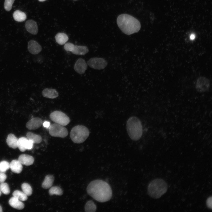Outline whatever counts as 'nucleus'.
Returning <instances> with one entry per match:
<instances>
[{
    "label": "nucleus",
    "mask_w": 212,
    "mask_h": 212,
    "mask_svg": "<svg viewBox=\"0 0 212 212\" xmlns=\"http://www.w3.org/2000/svg\"><path fill=\"white\" fill-rule=\"evenodd\" d=\"M26 136L27 139L31 140L33 143H39L42 140V137L40 135L31 132H28Z\"/></svg>",
    "instance_id": "5701e85b"
},
{
    "label": "nucleus",
    "mask_w": 212,
    "mask_h": 212,
    "mask_svg": "<svg viewBox=\"0 0 212 212\" xmlns=\"http://www.w3.org/2000/svg\"><path fill=\"white\" fill-rule=\"evenodd\" d=\"M25 27L26 30L30 33L36 35L38 32V26L37 23L34 20L30 19L26 22Z\"/></svg>",
    "instance_id": "2eb2a0df"
},
{
    "label": "nucleus",
    "mask_w": 212,
    "mask_h": 212,
    "mask_svg": "<svg viewBox=\"0 0 212 212\" xmlns=\"http://www.w3.org/2000/svg\"><path fill=\"white\" fill-rule=\"evenodd\" d=\"M0 189L1 193L6 195H8L10 193V190L8 184L4 182L0 183Z\"/></svg>",
    "instance_id": "c85d7f7f"
},
{
    "label": "nucleus",
    "mask_w": 212,
    "mask_h": 212,
    "mask_svg": "<svg viewBox=\"0 0 212 212\" xmlns=\"http://www.w3.org/2000/svg\"><path fill=\"white\" fill-rule=\"evenodd\" d=\"M85 208L86 212H94L96 211V206L92 201L90 200L86 203Z\"/></svg>",
    "instance_id": "a878e982"
},
{
    "label": "nucleus",
    "mask_w": 212,
    "mask_h": 212,
    "mask_svg": "<svg viewBox=\"0 0 212 212\" xmlns=\"http://www.w3.org/2000/svg\"><path fill=\"white\" fill-rule=\"evenodd\" d=\"M22 164L18 160H13L10 163V168L14 173H20L22 170Z\"/></svg>",
    "instance_id": "a211bd4d"
},
{
    "label": "nucleus",
    "mask_w": 212,
    "mask_h": 212,
    "mask_svg": "<svg viewBox=\"0 0 212 212\" xmlns=\"http://www.w3.org/2000/svg\"><path fill=\"white\" fill-rule=\"evenodd\" d=\"M168 186L163 179L158 178L154 180L149 184L148 193L151 197L157 199L160 198L167 191Z\"/></svg>",
    "instance_id": "7ed1b4c3"
},
{
    "label": "nucleus",
    "mask_w": 212,
    "mask_h": 212,
    "mask_svg": "<svg viewBox=\"0 0 212 212\" xmlns=\"http://www.w3.org/2000/svg\"><path fill=\"white\" fill-rule=\"evenodd\" d=\"M42 124V120L39 117L32 118L26 123L27 128L30 130H34L39 128Z\"/></svg>",
    "instance_id": "4468645a"
},
{
    "label": "nucleus",
    "mask_w": 212,
    "mask_h": 212,
    "mask_svg": "<svg viewBox=\"0 0 212 212\" xmlns=\"http://www.w3.org/2000/svg\"><path fill=\"white\" fill-rule=\"evenodd\" d=\"M64 49L66 51L70 52L74 54L78 55H85L89 51L88 48L86 46L75 45L70 42L65 44Z\"/></svg>",
    "instance_id": "6e6552de"
},
{
    "label": "nucleus",
    "mask_w": 212,
    "mask_h": 212,
    "mask_svg": "<svg viewBox=\"0 0 212 212\" xmlns=\"http://www.w3.org/2000/svg\"><path fill=\"white\" fill-rule=\"evenodd\" d=\"M23 191L27 196L31 195L32 193V190L31 186L26 183H23L21 186Z\"/></svg>",
    "instance_id": "bb28decb"
},
{
    "label": "nucleus",
    "mask_w": 212,
    "mask_h": 212,
    "mask_svg": "<svg viewBox=\"0 0 212 212\" xmlns=\"http://www.w3.org/2000/svg\"><path fill=\"white\" fill-rule=\"evenodd\" d=\"M18 160L22 165L29 166L33 163L34 159L33 157L31 155L22 154L19 156Z\"/></svg>",
    "instance_id": "dca6fc26"
},
{
    "label": "nucleus",
    "mask_w": 212,
    "mask_h": 212,
    "mask_svg": "<svg viewBox=\"0 0 212 212\" xmlns=\"http://www.w3.org/2000/svg\"><path fill=\"white\" fill-rule=\"evenodd\" d=\"M2 208L1 206L0 205V212H2Z\"/></svg>",
    "instance_id": "c9c22d12"
},
{
    "label": "nucleus",
    "mask_w": 212,
    "mask_h": 212,
    "mask_svg": "<svg viewBox=\"0 0 212 212\" xmlns=\"http://www.w3.org/2000/svg\"><path fill=\"white\" fill-rule=\"evenodd\" d=\"M49 117L51 120L55 123L63 126L67 125L70 121L69 118L66 114L59 111L52 112Z\"/></svg>",
    "instance_id": "423d86ee"
},
{
    "label": "nucleus",
    "mask_w": 212,
    "mask_h": 212,
    "mask_svg": "<svg viewBox=\"0 0 212 212\" xmlns=\"http://www.w3.org/2000/svg\"><path fill=\"white\" fill-rule=\"evenodd\" d=\"M74 0V1H76L78 0Z\"/></svg>",
    "instance_id": "58836bf2"
},
{
    "label": "nucleus",
    "mask_w": 212,
    "mask_h": 212,
    "mask_svg": "<svg viewBox=\"0 0 212 212\" xmlns=\"http://www.w3.org/2000/svg\"><path fill=\"white\" fill-rule=\"evenodd\" d=\"M6 178V175L4 173L0 172V183L4 182Z\"/></svg>",
    "instance_id": "2f4dec72"
},
{
    "label": "nucleus",
    "mask_w": 212,
    "mask_h": 212,
    "mask_svg": "<svg viewBox=\"0 0 212 212\" xmlns=\"http://www.w3.org/2000/svg\"><path fill=\"white\" fill-rule=\"evenodd\" d=\"M13 196L19 200L24 201L28 198L27 196L23 192L16 190L12 194Z\"/></svg>",
    "instance_id": "393cba45"
},
{
    "label": "nucleus",
    "mask_w": 212,
    "mask_h": 212,
    "mask_svg": "<svg viewBox=\"0 0 212 212\" xmlns=\"http://www.w3.org/2000/svg\"><path fill=\"white\" fill-rule=\"evenodd\" d=\"M43 126L47 128H48L50 126V122L48 121H45L43 123Z\"/></svg>",
    "instance_id": "72a5a7b5"
},
{
    "label": "nucleus",
    "mask_w": 212,
    "mask_h": 212,
    "mask_svg": "<svg viewBox=\"0 0 212 212\" xmlns=\"http://www.w3.org/2000/svg\"><path fill=\"white\" fill-rule=\"evenodd\" d=\"M117 21L119 28L127 35H130L137 33L140 29V24L138 20L128 14L120 15Z\"/></svg>",
    "instance_id": "f03ea898"
},
{
    "label": "nucleus",
    "mask_w": 212,
    "mask_h": 212,
    "mask_svg": "<svg viewBox=\"0 0 212 212\" xmlns=\"http://www.w3.org/2000/svg\"><path fill=\"white\" fill-rule=\"evenodd\" d=\"M87 64L93 69L100 70L104 68L107 65V63L104 59L93 57L88 61Z\"/></svg>",
    "instance_id": "1a4fd4ad"
},
{
    "label": "nucleus",
    "mask_w": 212,
    "mask_h": 212,
    "mask_svg": "<svg viewBox=\"0 0 212 212\" xmlns=\"http://www.w3.org/2000/svg\"><path fill=\"white\" fill-rule=\"evenodd\" d=\"M74 68L77 73L80 74H82L87 69V64L84 59L79 58L76 62Z\"/></svg>",
    "instance_id": "f8f14e48"
},
{
    "label": "nucleus",
    "mask_w": 212,
    "mask_h": 212,
    "mask_svg": "<svg viewBox=\"0 0 212 212\" xmlns=\"http://www.w3.org/2000/svg\"><path fill=\"white\" fill-rule=\"evenodd\" d=\"M28 49L31 54H36L40 52L42 50L40 45L37 41L34 40H30L28 44Z\"/></svg>",
    "instance_id": "ddd939ff"
},
{
    "label": "nucleus",
    "mask_w": 212,
    "mask_h": 212,
    "mask_svg": "<svg viewBox=\"0 0 212 212\" xmlns=\"http://www.w3.org/2000/svg\"><path fill=\"white\" fill-rule=\"evenodd\" d=\"M55 39L57 42L61 45L64 44L69 39L68 37L66 34L60 32L56 35Z\"/></svg>",
    "instance_id": "412c9836"
},
{
    "label": "nucleus",
    "mask_w": 212,
    "mask_h": 212,
    "mask_svg": "<svg viewBox=\"0 0 212 212\" xmlns=\"http://www.w3.org/2000/svg\"><path fill=\"white\" fill-rule=\"evenodd\" d=\"M9 203L11 207L17 209L21 210L24 207V204L21 201L13 196L9 199Z\"/></svg>",
    "instance_id": "6ab92c4d"
},
{
    "label": "nucleus",
    "mask_w": 212,
    "mask_h": 212,
    "mask_svg": "<svg viewBox=\"0 0 212 212\" xmlns=\"http://www.w3.org/2000/svg\"><path fill=\"white\" fill-rule=\"evenodd\" d=\"M210 86L209 80L204 76L199 77L196 81V88L197 91L200 92H203L207 91Z\"/></svg>",
    "instance_id": "9d476101"
},
{
    "label": "nucleus",
    "mask_w": 212,
    "mask_h": 212,
    "mask_svg": "<svg viewBox=\"0 0 212 212\" xmlns=\"http://www.w3.org/2000/svg\"><path fill=\"white\" fill-rule=\"evenodd\" d=\"M89 134V131L86 127L82 125H77L72 128L70 136L73 142L80 143L84 142L87 139Z\"/></svg>",
    "instance_id": "39448f33"
},
{
    "label": "nucleus",
    "mask_w": 212,
    "mask_h": 212,
    "mask_svg": "<svg viewBox=\"0 0 212 212\" xmlns=\"http://www.w3.org/2000/svg\"><path fill=\"white\" fill-rule=\"evenodd\" d=\"M87 191L89 195L100 202L109 201L112 195L110 186L101 180H95L91 182L87 187Z\"/></svg>",
    "instance_id": "f257e3e1"
},
{
    "label": "nucleus",
    "mask_w": 212,
    "mask_h": 212,
    "mask_svg": "<svg viewBox=\"0 0 212 212\" xmlns=\"http://www.w3.org/2000/svg\"><path fill=\"white\" fill-rule=\"evenodd\" d=\"M206 204L208 207L211 209L212 208V198L211 196L208 198L206 201Z\"/></svg>",
    "instance_id": "473e14b6"
},
{
    "label": "nucleus",
    "mask_w": 212,
    "mask_h": 212,
    "mask_svg": "<svg viewBox=\"0 0 212 212\" xmlns=\"http://www.w3.org/2000/svg\"><path fill=\"white\" fill-rule=\"evenodd\" d=\"M126 128L128 135L132 140L136 141L141 138L143 128L141 122L138 118L134 116L129 118L127 122Z\"/></svg>",
    "instance_id": "20e7f679"
},
{
    "label": "nucleus",
    "mask_w": 212,
    "mask_h": 212,
    "mask_svg": "<svg viewBox=\"0 0 212 212\" xmlns=\"http://www.w3.org/2000/svg\"><path fill=\"white\" fill-rule=\"evenodd\" d=\"M43 96L45 97L50 98H55L59 96L58 92L54 89L46 88L44 89L42 92Z\"/></svg>",
    "instance_id": "f3484780"
},
{
    "label": "nucleus",
    "mask_w": 212,
    "mask_h": 212,
    "mask_svg": "<svg viewBox=\"0 0 212 212\" xmlns=\"http://www.w3.org/2000/svg\"><path fill=\"white\" fill-rule=\"evenodd\" d=\"M49 128V134L53 137L64 138L68 134V130L66 127L56 123L50 125Z\"/></svg>",
    "instance_id": "0eeeda50"
},
{
    "label": "nucleus",
    "mask_w": 212,
    "mask_h": 212,
    "mask_svg": "<svg viewBox=\"0 0 212 212\" xmlns=\"http://www.w3.org/2000/svg\"><path fill=\"white\" fill-rule=\"evenodd\" d=\"M10 168V164L4 160L0 162V172L4 173Z\"/></svg>",
    "instance_id": "c756f323"
},
{
    "label": "nucleus",
    "mask_w": 212,
    "mask_h": 212,
    "mask_svg": "<svg viewBox=\"0 0 212 212\" xmlns=\"http://www.w3.org/2000/svg\"><path fill=\"white\" fill-rule=\"evenodd\" d=\"M18 139L13 134H9L7 138L6 142L8 145L10 147L15 149L17 148Z\"/></svg>",
    "instance_id": "aec40b11"
},
{
    "label": "nucleus",
    "mask_w": 212,
    "mask_h": 212,
    "mask_svg": "<svg viewBox=\"0 0 212 212\" xmlns=\"http://www.w3.org/2000/svg\"><path fill=\"white\" fill-rule=\"evenodd\" d=\"M195 36L194 34H192L190 36V38L191 39L193 40L195 38Z\"/></svg>",
    "instance_id": "f704fd0d"
},
{
    "label": "nucleus",
    "mask_w": 212,
    "mask_h": 212,
    "mask_svg": "<svg viewBox=\"0 0 212 212\" xmlns=\"http://www.w3.org/2000/svg\"><path fill=\"white\" fill-rule=\"evenodd\" d=\"M14 19L18 22H22L26 19V14L19 10L15 11L13 15Z\"/></svg>",
    "instance_id": "b1692460"
},
{
    "label": "nucleus",
    "mask_w": 212,
    "mask_h": 212,
    "mask_svg": "<svg viewBox=\"0 0 212 212\" xmlns=\"http://www.w3.org/2000/svg\"><path fill=\"white\" fill-rule=\"evenodd\" d=\"M54 180V176L52 175H48L45 176L42 184V187L44 189H48L52 185Z\"/></svg>",
    "instance_id": "4be33fe9"
},
{
    "label": "nucleus",
    "mask_w": 212,
    "mask_h": 212,
    "mask_svg": "<svg viewBox=\"0 0 212 212\" xmlns=\"http://www.w3.org/2000/svg\"><path fill=\"white\" fill-rule=\"evenodd\" d=\"M1 190H0V196H1Z\"/></svg>",
    "instance_id": "4c0bfd02"
},
{
    "label": "nucleus",
    "mask_w": 212,
    "mask_h": 212,
    "mask_svg": "<svg viewBox=\"0 0 212 212\" xmlns=\"http://www.w3.org/2000/svg\"><path fill=\"white\" fill-rule=\"evenodd\" d=\"M49 193L51 195L55 194L58 195H61L63 192L62 189L57 186H53L51 187L49 190Z\"/></svg>",
    "instance_id": "cd10ccee"
},
{
    "label": "nucleus",
    "mask_w": 212,
    "mask_h": 212,
    "mask_svg": "<svg viewBox=\"0 0 212 212\" xmlns=\"http://www.w3.org/2000/svg\"><path fill=\"white\" fill-rule=\"evenodd\" d=\"M33 143L27 138L21 137L18 139L17 147L21 152H24L26 150H31L33 147Z\"/></svg>",
    "instance_id": "9b49d317"
},
{
    "label": "nucleus",
    "mask_w": 212,
    "mask_h": 212,
    "mask_svg": "<svg viewBox=\"0 0 212 212\" xmlns=\"http://www.w3.org/2000/svg\"><path fill=\"white\" fill-rule=\"evenodd\" d=\"M14 0H5L4 3V8L6 11H9L11 9Z\"/></svg>",
    "instance_id": "7c9ffc66"
},
{
    "label": "nucleus",
    "mask_w": 212,
    "mask_h": 212,
    "mask_svg": "<svg viewBox=\"0 0 212 212\" xmlns=\"http://www.w3.org/2000/svg\"><path fill=\"white\" fill-rule=\"evenodd\" d=\"M38 0L42 2V1H44L46 0Z\"/></svg>",
    "instance_id": "e433bc0d"
}]
</instances>
